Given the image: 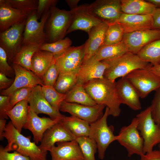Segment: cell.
Here are the masks:
<instances>
[{"label":"cell","mask_w":160,"mask_h":160,"mask_svg":"<svg viewBox=\"0 0 160 160\" xmlns=\"http://www.w3.org/2000/svg\"><path fill=\"white\" fill-rule=\"evenodd\" d=\"M28 15L11 7L8 0H0V32L24 20Z\"/></svg>","instance_id":"d4e9b609"},{"label":"cell","mask_w":160,"mask_h":160,"mask_svg":"<svg viewBox=\"0 0 160 160\" xmlns=\"http://www.w3.org/2000/svg\"><path fill=\"white\" fill-rule=\"evenodd\" d=\"M121 26L124 33L152 29V15L129 14L123 13L117 21Z\"/></svg>","instance_id":"cb8c5ba5"},{"label":"cell","mask_w":160,"mask_h":160,"mask_svg":"<svg viewBox=\"0 0 160 160\" xmlns=\"http://www.w3.org/2000/svg\"><path fill=\"white\" fill-rule=\"evenodd\" d=\"M87 9L94 17L108 24L117 22L123 13L119 0H97L88 4Z\"/></svg>","instance_id":"9c48e42d"},{"label":"cell","mask_w":160,"mask_h":160,"mask_svg":"<svg viewBox=\"0 0 160 160\" xmlns=\"http://www.w3.org/2000/svg\"><path fill=\"white\" fill-rule=\"evenodd\" d=\"M105 107L98 104L91 106L63 101L60 105V111L68 112L71 116L86 121L90 124L103 116Z\"/></svg>","instance_id":"4fadbf2b"},{"label":"cell","mask_w":160,"mask_h":160,"mask_svg":"<svg viewBox=\"0 0 160 160\" xmlns=\"http://www.w3.org/2000/svg\"><path fill=\"white\" fill-rule=\"evenodd\" d=\"M51 9L43 14L40 22L38 21L36 10L28 16L23 35L22 45L40 46L46 42L44 28L50 13Z\"/></svg>","instance_id":"52a82bcc"},{"label":"cell","mask_w":160,"mask_h":160,"mask_svg":"<svg viewBox=\"0 0 160 160\" xmlns=\"http://www.w3.org/2000/svg\"><path fill=\"white\" fill-rule=\"evenodd\" d=\"M159 126L160 127V125ZM158 146H159V148L160 149V144H159L158 145Z\"/></svg>","instance_id":"11a10c76"},{"label":"cell","mask_w":160,"mask_h":160,"mask_svg":"<svg viewBox=\"0 0 160 160\" xmlns=\"http://www.w3.org/2000/svg\"><path fill=\"white\" fill-rule=\"evenodd\" d=\"M72 41L68 37L52 43L46 42L39 47V49L49 52L52 53L55 57H57L71 47Z\"/></svg>","instance_id":"8d00e7d4"},{"label":"cell","mask_w":160,"mask_h":160,"mask_svg":"<svg viewBox=\"0 0 160 160\" xmlns=\"http://www.w3.org/2000/svg\"><path fill=\"white\" fill-rule=\"evenodd\" d=\"M54 55L48 51L38 50L34 54L31 62V71L42 80L43 76L52 63Z\"/></svg>","instance_id":"484cf974"},{"label":"cell","mask_w":160,"mask_h":160,"mask_svg":"<svg viewBox=\"0 0 160 160\" xmlns=\"http://www.w3.org/2000/svg\"><path fill=\"white\" fill-rule=\"evenodd\" d=\"M147 1L153 4L156 8H160V0H148Z\"/></svg>","instance_id":"db71d44e"},{"label":"cell","mask_w":160,"mask_h":160,"mask_svg":"<svg viewBox=\"0 0 160 160\" xmlns=\"http://www.w3.org/2000/svg\"><path fill=\"white\" fill-rule=\"evenodd\" d=\"M14 79L7 77L4 74L0 72V90H5L10 87L13 84Z\"/></svg>","instance_id":"7dc6e473"},{"label":"cell","mask_w":160,"mask_h":160,"mask_svg":"<svg viewBox=\"0 0 160 160\" xmlns=\"http://www.w3.org/2000/svg\"><path fill=\"white\" fill-rule=\"evenodd\" d=\"M0 160H31L27 156L14 151L9 153L6 151L4 147L1 145L0 147Z\"/></svg>","instance_id":"f6af8a7d"},{"label":"cell","mask_w":160,"mask_h":160,"mask_svg":"<svg viewBox=\"0 0 160 160\" xmlns=\"http://www.w3.org/2000/svg\"><path fill=\"white\" fill-rule=\"evenodd\" d=\"M7 54L4 49L0 47V72L4 74L7 77L12 78L15 75L14 69L7 62Z\"/></svg>","instance_id":"b9f144b4"},{"label":"cell","mask_w":160,"mask_h":160,"mask_svg":"<svg viewBox=\"0 0 160 160\" xmlns=\"http://www.w3.org/2000/svg\"><path fill=\"white\" fill-rule=\"evenodd\" d=\"M123 13L140 15H152L156 7L151 3L143 0H121Z\"/></svg>","instance_id":"83f0119b"},{"label":"cell","mask_w":160,"mask_h":160,"mask_svg":"<svg viewBox=\"0 0 160 160\" xmlns=\"http://www.w3.org/2000/svg\"><path fill=\"white\" fill-rule=\"evenodd\" d=\"M149 68L153 73L160 79V63L154 65H151Z\"/></svg>","instance_id":"816d5d0a"},{"label":"cell","mask_w":160,"mask_h":160,"mask_svg":"<svg viewBox=\"0 0 160 160\" xmlns=\"http://www.w3.org/2000/svg\"><path fill=\"white\" fill-rule=\"evenodd\" d=\"M66 95L64 101L67 102L91 106L97 105L80 84H76Z\"/></svg>","instance_id":"4dcf8cb0"},{"label":"cell","mask_w":160,"mask_h":160,"mask_svg":"<svg viewBox=\"0 0 160 160\" xmlns=\"http://www.w3.org/2000/svg\"><path fill=\"white\" fill-rule=\"evenodd\" d=\"M28 100L30 109L37 114H47L53 120L60 119L65 116L57 111L49 104L44 96L40 85L32 88Z\"/></svg>","instance_id":"e0dca14e"},{"label":"cell","mask_w":160,"mask_h":160,"mask_svg":"<svg viewBox=\"0 0 160 160\" xmlns=\"http://www.w3.org/2000/svg\"><path fill=\"white\" fill-rule=\"evenodd\" d=\"M109 109L106 107L103 116L95 122L90 124L89 136L96 142L97 147L98 157L102 160L105 157V151L110 144L117 140V135L114 134V127L108 126L107 119Z\"/></svg>","instance_id":"8992f818"},{"label":"cell","mask_w":160,"mask_h":160,"mask_svg":"<svg viewBox=\"0 0 160 160\" xmlns=\"http://www.w3.org/2000/svg\"><path fill=\"white\" fill-rule=\"evenodd\" d=\"M60 120H53L45 117H40L29 107L28 119L23 128L28 129L31 132L34 142L37 144L41 142L45 132Z\"/></svg>","instance_id":"ffe728a7"},{"label":"cell","mask_w":160,"mask_h":160,"mask_svg":"<svg viewBox=\"0 0 160 160\" xmlns=\"http://www.w3.org/2000/svg\"><path fill=\"white\" fill-rule=\"evenodd\" d=\"M138 129L144 140V154L151 152L154 146L160 144V127L152 116L150 106L137 115Z\"/></svg>","instance_id":"5b68a950"},{"label":"cell","mask_w":160,"mask_h":160,"mask_svg":"<svg viewBox=\"0 0 160 160\" xmlns=\"http://www.w3.org/2000/svg\"><path fill=\"white\" fill-rule=\"evenodd\" d=\"M152 16L153 20L152 29L160 30V8H156Z\"/></svg>","instance_id":"681fc988"},{"label":"cell","mask_w":160,"mask_h":160,"mask_svg":"<svg viewBox=\"0 0 160 160\" xmlns=\"http://www.w3.org/2000/svg\"><path fill=\"white\" fill-rule=\"evenodd\" d=\"M41 90L44 96L49 104L57 111L60 112L62 103L64 101L66 94L57 92L53 87L43 85Z\"/></svg>","instance_id":"e575fe53"},{"label":"cell","mask_w":160,"mask_h":160,"mask_svg":"<svg viewBox=\"0 0 160 160\" xmlns=\"http://www.w3.org/2000/svg\"><path fill=\"white\" fill-rule=\"evenodd\" d=\"M81 152L86 160H95V154L97 150L95 141L89 136L76 138Z\"/></svg>","instance_id":"d590c367"},{"label":"cell","mask_w":160,"mask_h":160,"mask_svg":"<svg viewBox=\"0 0 160 160\" xmlns=\"http://www.w3.org/2000/svg\"></svg>","instance_id":"9f6ffc18"},{"label":"cell","mask_w":160,"mask_h":160,"mask_svg":"<svg viewBox=\"0 0 160 160\" xmlns=\"http://www.w3.org/2000/svg\"><path fill=\"white\" fill-rule=\"evenodd\" d=\"M108 25L105 22L93 27L88 34V39L84 44L83 63L94 56L103 45Z\"/></svg>","instance_id":"7402d4cb"},{"label":"cell","mask_w":160,"mask_h":160,"mask_svg":"<svg viewBox=\"0 0 160 160\" xmlns=\"http://www.w3.org/2000/svg\"><path fill=\"white\" fill-rule=\"evenodd\" d=\"M107 67V65L105 61L98 60L92 57L81 66L77 73V84L83 85L91 80L103 78Z\"/></svg>","instance_id":"44dd1931"},{"label":"cell","mask_w":160,"mask_h":160,"mask_svg":"<svg viewBox=\"0 0 160 160\" xmlns=\"http://www.w3.org/2000/svg\"><path fill=\"white\" fill-rule=\"evenodd\" d=\"M32 88L25 87L18 89L9 95L10 110L18 102L25 99L28 100Z\"/></svg>","instance_id":"60d3db41"},{"label":"cell","mask_w":160,"mask_h":160,"mask_svg":"<svg viewBox=\"0 0 160 160\" xmlns=\"http://www.w3.org/2000/svg\"><path fill=\"white\" fill-rule=\"evenodd\" d=\"M3 136L8 142L4 147L6 151H16L31 160H47V151L41 150L35 142H31V136L26 137L21 134L10 121L7 124Z\"/></svg>","instance_id":"7a4b0ae2"},{"label":"cell","mask_w":160,"mask_h":160,"mask_svg":"<svg viewBox=\"0 0 160 160\" xmlns=\"http://www.w3.org/2000/svg\"><path fill=\"white\" fill-rule=\"evenodd\" d=\"M159 39L160 30L151 29L124 33L122 41L129 52L137 55L145 46Z\"/></svg>","instance_id":"5bb4252c"},{"label":"cell","mask_w":160,"mask_h":160,"mask_svg":"<svg viewBox=\"0 0 160 160\" xmlns=\"http://www.w3.org/2000/svg\"><path fill=\"white\" fill-rule=\"evenodd\" d=\"M12 66L15 73L13 83L9 88L1 91V95L9 96L21 88L28 87L33 88L38 85H43L42 80L32 71L13 63Z\"/></svg>","instance_id":"9a60e30c"},{"label":"cell","mask_w":160,"mask_h":160,"mask_svg":"<svg viewBox=\"0 0 160 160\" xmlns=\"http://www.w3.org/2000/svg\"><path fill=\"white\" fill-rule=\"evenodd\" d=\"M137 55L153 65L160 63V39L147 44Z\"/></svg>","instance_id":"d6a6232c"},{"label":"cell","mask_w":160,"mask_h":160,"mask_svg":"<svg viewBox=\"0 0 160 160\" xmlns=\"http://www.w3.org/2000/svg\"><path fill=\"white\" fill-rule=\"evenodd\" d=\"M26 18L0 32V47L5 51L8 59L11 62H12L15 56L22 45Z\"/></svg>","instance_id":"8fae6325"},{"label":"cell","mask_w":160,"mask_h":160,"mask_svg":"<svg viewBox=\"0 0 160 160\" xmlns=\"http://www.w3.org/2000/svg\"><path fill=\"white\" fill-rule=\"evenodd\" d=\"M76 139L59 120L45 132L39 147L43 151H49L55 143L71 141Z\"/></svg>","instance_id":"2e32d148"},{"label":"cell","mask_w":160,"mask_h":160,"mask_svg":"<svg viewBox=\"0 0 160 160\" xmlns=\"http://www.w3.org/2000/svg\"><path fill=\"white\" fill-rule=\"evenodd\" d=\"M79 0H65V1L70 7L71 10H72L76 8L78 6V4Z\"/></svg>","instance_id":"f5cc1de1"},{"label":"cell","mask_w":160,"mask_h":160,"mask_svg":"<svg viewBox=\"0 0 160 160\" xmlns=\"http://www.w3.org/2000/svg\"><path fill=\"white\" fill-rule=\"evenodd\" d=\"M88 4L81 5L71 10L72 12V19L67 34L78 30L85 31L88 34L93 27L102 22L89 13L87 9Z\"/></svg>","instance_id":"ac0fdd59"},{"label":"cell","mask_w":160,"mask_h":160,"mask_svg":"<svg viewBox=\"0 0 160 160\" xmlns=\"http://www.w3.org/2000/svg\"><path fill=\"white\" fill-rule=\"evenodd\" d=\"M56 5H54L51 7L50 15L45 25L46 42L48 43L64 38L72 20L71 11L60 9Z\"/></svg>","instance_id":"277c9868"},{"label":"cell","mask_w":160,"mask_h":160,"mask_svg":"<svg viewBox=\"0 0 160 160\" xmlns=\"http://www.w3.org/2000/svg\"><path fill=\"white\" fill-rule=\"evenodd\" d=\"M115 83L104 77L91 80L83 85L97 104L108 107L109 116L114 117L118 116L121 112Z\"/></svg>","instance_id":"6da1fadb"},{"label":"cell","mask_w":160,"mask_h":160,"mask_svg":"<svg viewBox=\"0 0 160 160\" xmlns=\"http://www.w3.org/2000/svg\"><path fill=\"white\" fill-rule=\"evenodd\" d=\"M9 99V96H0V119H8L7 112L10 110Z\"/></svg>","instance_id":"bcb514c9"},{"label":"cell","mask_w":160,"mask_h":160,"mask_svg":"<svg viewBox=\"0 0 160 160\" xmlns=\"http://www.w3.org/2000/svg\"><path fill=\"white\" fill-rule=\"evenodd\" d=\"M13 8L17 9L29 15L33 11L36 10L38 0H8Z\"/></svg>","instance_id":"f35d334b"},{"label":"cell","mask_w":160,"mask_h":160,"mask_svg":"<svg viewBox=\"0 0 160 160\" xmlns=\"http://www.w3.org/2000/svg\"><path fill=\"white\" fill-rule=\"evenodd\" d=\"M150 66L134 70L125 76L141 98H145L150 92L160 87V79L149 69Z\"/></svg>","instance_id":"30bf717a"},{"label":"cell","mask_w":160,"mask_h":160,"mask_svg":"<svg viewBox=\"0 0 160 160\" xmlns=\"http://www.w3.org/2000/svg\"><path fill=\"white\" fill-rule=\"evenodd\" d=\"M128 52L127 45L122 40L115 44L102 45L94 57L100 61L109 60L119 57Z\"/></svg>","instance_id":"f546056e"},{"label":"cell","mask_w":160,"mask_h":160,"mask_svg":"<svg viewBox=\"0 0 160 160\" xmlns=\"http://www.w3.org/2000/svg\"><path fill=\"white\" fill-rule=\"evenodd\" d=\"M115 86L121 104H125L134 111L141 109L139 95L125 77L121 78L116 82Z\"/></svg>","instance_id":"d6986e66"},{"label":"cell","mask_w":160,"mask_h":160,"mask_svg":"<svg viewBox=\"0 0 160 160\" xmlns=\"http://www.w3.org/2000/svg\"><path fill=\"white\" fill-rule=\"evenodd\" d=\"M40 46L37 45H22L15 56L12 63L31 71L32 57L34 53L39 49Z\"/></svg>","instance_id":"1f68e13d"},{"label":"cell","mask_w":160,"mask_h":160,"mask_svg":"<svg viewBox=\"0 0 160 160\" xmlns=\"http://www.w3.org/2000/svg\"><path fill=\"white\" fill-rule=\"evenodd\" d=\"M28 100H23L17 103L7 112L8 118L14 127L20 133L28 116L29 105Z\"/></svg>","instance_id":"4316f807"},{"label":"cell","mask_w":160,"mask_h":160,"mask_svg":"<svg viewBox=\"0 0 160 160\" xmlns=\"http://www.w3.org/2000/svg\"><path fill=\"white\" fill-rule=\"evenodd\" d=\"M77 73H60L54 86L58 92L66 94L77 84Z\"/></svg>","instance_id":"836d02e7"},{"label":"cell","mask_w":160,"mask_h":160,"mask_svg":"<svg viewBox=\"0 0 160 160\" xmlns=\"http://www.w3.org/2000/svg\"><path fill=\"white\" fill-rule=\"evenodd\" d=\"M56 144L49 151L51 160H86L76 140Z\"/></svg>","instance_id":"603a6c76"},{"label":"cell","mask_w":160,"mask_h":160,"mask_svg":"<svg viewBox=\"0 0 160 160\" xmlns=\"http://www.w3.org/2000/svg\"><path fill=\"white\" fill-rule=\"evenodd\" d=\"M84 44L71 47L59 56L55 57L60 73H78L83 63Z\"/></svg>","instance_id":"7c38bea8"},{"label":"cell","mask_w":160,"mask_h":160,"mask_svg":"<svg viewBox=\"0 0 160 160\" xmlns=\"http://www.w3.org/2000/svg\"><path fill=\"white\" fill-rule=\"evenodd\" d=\"M58 2L57 0H38V6L36 10L38 19L41 18L46 11L49 10L53 5H56Z\"/></svg>","instance_id":"ee69618b"},{"label":"cell","mask_w":160,"mask_h":160,"mask_svg":"<svg viewBox=\"0 0 160 160\" xmlns=\"http://www.w3.org/2000/svg\"><path fill=\"white\" fill-rule=\"evenodd\" d=\"M137 118H134L129 125L121 127L117 135V140L126 149L128 157L144 154V140L139 132Z\"/></svg>","instance_id":"ba28073f"},{"label":"cell","mask_w":160,"mask_h":160,"mask_svg":"<svg viewBox=\"0 0 160 160\" xmlns=\"http://www.w3.org/2000/svg\"><path fill=\"white\" fill-rule=\"evenodd\" d=\"M140 156V160H160V150H153Z\"/></svg>","instance_id":"c3c4849f"},{"label":"cell","mask_w":160,"mask_h":160,"mask_svg":"<svg viewBox=\"0 0 160 160\" xmlns=\"http://www.w3.org/2000/svg\"><path fill=\"white\" fill-rule=\"evenodd\" d=\"M108 25L103 45L115 44L121 42L124 33L121 26L117 22Z\"/></svg>","instance_id":"74e56055"},{"label":"cell","mask_w":160,"mask_h":160,"mask_svg":"<svg viewBox=\"0 0 160 160\" xmlns=\"http://www.w3.org/2000/svg\"><path fill=\"white\" fill-rule=\"evenodd\" d=\"M59 73L54 57L52 63L43 76L42 80L43 85L54 87Z\"/></svg>","instance_id":"ab89813d"},{"label":"cell","mask_w":160,"mask_h":160,"mask_svg":"<svg viewBox=\"0 0 160 160\" xmlns=\"http://www.w3.org/2000/svg\"><path fill=\"white\" fill-rule=\"evenodd\" d=\"M103 61L107 65L104 77L113 82L118 78L125 77L134 70L146 68L151 65L129 52L118 58Z\"/></svg>","instance_id":"3957f363"},{"label":"cell","mask_w":160,"mask_h":160,"mask_svg":"<svg viewBox=\"0 0 160 160\" xmlns=\"http://www.w3.org/2000/svg\"><path fill=\"white\" fill-rule=\"evenodd\" d=\"M60 121L76 138L89 136L90 124L76 117L65 116Z\"/></svg>","instance_id":"f1b7e54d"},{"label":"cell","mask_w":160,"mask_h":160,"mask_svg":"<svg viewBox=\"0 0 160 160\" xmlns=\"http://www.w3.org/2000/svg\"><path fill=\"white\" fill-rule=\"evenodd\" d=\"M6 121V119H0V140H2L4 138L3 135L7 125Z\"/></svg>","instance_id":"f907efd6"},{"label":"cell","mask_w":160,"mask_h":160,"mask_svg":"<svg viewBox=\"0 0 160 160\" xmlns=\"http://www.w3.org/2000/svg\"><path fill=\"white\" fill-rule=\"evenodd\" d=\"M150 105L152 117L156 124L160 125V87L156 91Z\"/></svg>","instance_id":"7bdbcfd3"}]
</instances>
